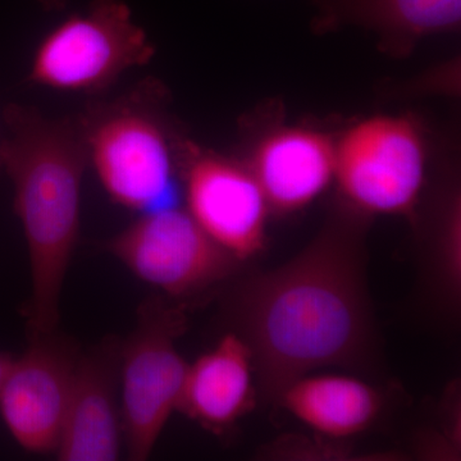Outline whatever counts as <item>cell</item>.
<instances>
[{"mask_svg": "<svg viewBox=\"0 0 461 461\" xmlns=\"http://www.w3.org/2000/svg\"><path fill=\"white\" fill-rule=\"evenodd\" d=\"M156 47L123 0H93L42 38L27 80L66 93L108 89L132 68L147 66Z\"/></svg>", "mask_w": 461, "mask_h": 461, "instance_id": "5b68a950", "label": "cell"}, {"mask_svg": "<svg viewBox=\"0 0 461 461\" xmlns=\"http://www.w3.org/2000/svg\"><path fill=\"white\" fill-rule=\"evenodd\" d=\"M9 136L0 142L2 168L14 184V212L29 249L30 335L56 330L60 295L80 235L81 189L87 162L77 118L45 117L9 104Z\"/></svg>", "mask_w": 461, "mask_h": 461, "instance_id": "7a4b0ae2", "label": "cell"}, {"mask_svg": "<svg viewBox=\"0 0 461 461\" xmlns=\"http://www.w3.org/2000/svg\"><path fill=\"white\" fill-rule=\"evenodd\" d=\"M108 249L136 277L173 297L226 280L239 264L180 206L140 214Z\"/></svg>", "mask_w": 461, "mask_h": 461, "instance_id": "52a82bcc", "label": "cell"}, {"mask_svg": "<svg viewBox=\"0 0 461 461\" xmlns=\"http://www.w3.org/2000/svg\"><path fill=\"white\" fill-rule=\"evenodd\" d=\"M14 357H16V355L0 351V384H2L3 379H5V375H7L9 368H11Z\"/></svg>", "mask_w": 461, "mask_h": 461, "instance_id": "e0dca14e", "label": "cell"}, {"mask_svg": "<svg viewBox=\"0 0 461 461\" xmlns=\"http://www.w3.org/2000/svg\"><path fill=\"white\" fill-rule=\"evenodd\" d=\"M318 33L345 26L375 33L381 50L403 58L429 36L455 32L461 23V0H312Z\"/></svg>", "mask_w": 461, "mask_h": 461, "instance_id": "7c38bea8", "label": "cell"}, {"mask_svg": "<svg viewBox=\"0 0 461 461\" xmlns=\"http://www.w3.org/2000/svg\"><path fill=\"white\" fill-rule=\"evenodd\" d=\"M30 339L0 384V415L23 450L56 453L80 351L56 330Z\"/></svg>", "mask_w": 461, "mask_h": 461, "instance_id": "9c48e42d", "label": "cell"}, {"mask_svg": "<svg viewBox=\"0 0 461 461\" xmlns=\"http://www.w3.org/2000/svg\"><path fill=\"white\" fill-rule=\"evenodd\" d=\"M186 211L239 262L263 250L271 206L244 160L187 141L182 158Z\"/></svg>", "mask_w": 461, "mask_h": 461, "instance_id": "ba28073f", "label": "cell"}, {"mask_svg": "<svg viewBox=\"0 0 461 461\" xmlns=\"http://www.w3.org/2000/svg\"><path fill=\"white\" fill-rule=\"evenodd\" d=\"M120 348L105 342L80 354L56 454L63 461H113L120 456L123 429L121 405Z\"/></svg>", "mask_w": 461, "mask_h": 461, "instance_id": "8fae6325", "label": "cell"}, {"mask_svg": "<svg viewBox=\"0 0 461 461\" xmlns=\"http://www.w3.org/2000/svg\"><path fill=\"white\" fill-rule=\"evenodd\" d=\"M247 163L271 211L294 213L320 198L336 173V139L302 126H275L258 135Z\"/></svg>", "mask_w": 461, "mask_h": 461, "instance_id": "30bf717a", "label": "cell"}, {"mask_svg": "<svg viewBox=\"0 0 461 461\" xmlns=\"http://www.w3.org/2000/svg\"><path fill=\"white\" fill-rule=\"evenodd\" d=\"M254 377L248 345L230 332L189 366L177 411L208 429H227L256 403Z\"/></svg>", "mask_w": 461, "mask_h": 461, "instance_id": "5bb4252c", "label": "cell"}, {"mask_svg": "<svg viewBox=\"0 0 461 461\" xmlns=\"http://www.w3.org/2000/svg\"><path fill=\"white\" fill-rule=\"evenodd\" d=\"M369 218L339 199L304 250L230 291L227 313L267 402L277 403L288 384L323 366L373 373L381 366L366 287Z\"/></svg>", "mask_w": 461, "mask_h": 461, "instance_id": "6da1fadb", "label": "cell"}, {"mask_svg": "<svg viewBox=\"0 0 461 461\" xmlns=\"http://www.w3.org/2000/svg\"><path fill=\"white\" fill-rule=\"evenodd\" d=\"M180 309L159 300L139 312L138 326L120 348L121 417L127 455L147 460L177 411L189 364L176 341L184 332Z\"/></svg>", "mask_w": 461, "mask_h": 461, "instance_id": "8992f818", "label": "cell"}, {"mask_svg": "<svg viewBox=\"0 0 461 461\" xmlns=\"http://www.w3.org/2000/svg\"><path fill=\"white\" fill-rule=\"evenodd\" d=\"M426 132L409 115H375L336 139L339 199L369 215L415 218L426 189Z\"/></svg>", "mask_w": 461, "mask_h": 461, "instance_id": "277c9868", "label": "cell"}, {"mask_svg": "<svg viewBox=\"0 0 461 461\" xmlns=\"http://www.w3.org/2000/svg\"><path fill=\"white\" fill-rule=\"evenodd\" d=\"M0 169H2V156H0Z\"/></svg>", "mask_w": 461, "mask_h": 461, "instance_id": "d6986e66", "label": "cell"}, {"mask_svg": "<svg viewBox=\"0 0 461 461\" xmlns=\"http://www.w3.org/2000/svg\"><path fill=\"white\" fill-rule=\"evenodd\" d=\"M45 11H62L66 7L67 0H38Z\"/></svg>", "mask_w": 461, "mask_h": 461, "instance_id": "ac0fdd59", "label": "cell"}, {"mask_svg": "<svg viewBox=\"0 0 461 461\" xmlns=\"http://www.w3.org/2000/svg\"><path fill=\"white\" fill-rule=\"evenodd\" d=\"M264 457L280 460H357L366 455L355 453L346 439L305 438L300 436L281 437L267 446Z\"/></svg>", "mask_w": 461, "mask_h": 461, "instance_id": "2e32d148", "label": "cell"}, {"mask_svg": "<svg viewBox=\"0 0 461 461\" xmlns=\"http://www.w3.org/2000/svg\"><path fill=\"white\" fill-rule=\"evenodd\" d=\"M420 221V295L424 311L442 329H455L461 306V194L444 181Z\"/></svg>", "mask_w": 461, "mask_h": 461, "instance_id": "4fadbf2b", "label": "cell"}, {"mask_svg": "<svg viewBox=\"0 0 461 461\" xmlns=\"http://www.w3.org/2000/svg\"><path fill=\"white\" fill-rule=\"evenodd\" d=\"M159 85L145 83L78 117L87 162L117 204L140 214L180 206V140L163 112Z\"/></svg>", "mask_w": 461, "mask_h": 461, "instance_id": "3957f363", "label": "cell"}, {"mask_svg": "<svg viewBox=\"0 0 461 461\" xmlns=\"http://www.w3.org/2000/svg\"><path fill=\"white\" fill-rule=\"evenodd\" d=\"M277 403L321 436L346 439L371 429L384 396L360 378L306 375L288 384Z\"/></svg>", "mask_w": 461, "mask_h": 461, "instance_id": "9a60e30c", "label": "cell"}]
</instances>
